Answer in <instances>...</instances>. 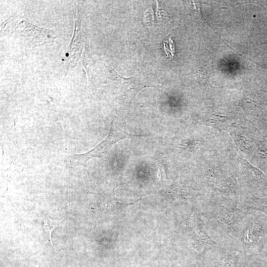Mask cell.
Instances as JSON below:
<instances>
[{"mask_svg": "<svg viewBox=\"0 0 267 267\" xmlns=\"http://www.w3.org/2000/svg\"><path fill=\"white\" fill-rule=\"evenodd\" d=\"M14 24V26H10L4 23L1 33L13 35L29 47H35L52 42L57 37L54 31L36 26L23 19Z\"/></svg>", "mask_w": 267, "mask_h": 267, "instance_id": "1", "label": "cell"}, {"mask_svg": "<svg viewBox=\"0 0 267 267\" xmlns=\"http://www.w3.org/2000/svg\"><path fill=\"white\" fill-rule=\"evenodd\" d=\"M136 137L124 131L112 121L107 136L89 151L80 154H74L67 157L69 165L73 166H82L86 170L87 162L92 158H102L108 153L111 147L117 142L127 138Z\"/></svg>", "mask_w": 267, "mask_h": 267, "instance_id": "2", "label": "cell"}, {"mask_svg": "<svg viewBox=\"0 0 267 267\" xmlns=\"http://www.w3.org/2000/svg\"><path fill=\"white\" fill-rule=\"evenodd\" d=\"M75 28L73 36L68 48L66 63L68 68L76 66L81 56L83 42L81 32V18L78 10H74Z\"/></svg>", "mask_w": 267, "mask_h": 267, "instance_id": "3", "label": "cell"}, {"mask_svg": "<svg viewBox=\"0 0 267 267\" xmlns=\"http://www.w3.org/2000/svg\"><path fill=\"white\" fill-rule=\"evenodd\" d=\"M114 71L117 77L118 81L121 86H124L125 88L129 90H133L134 95H136L142 89L145 88V85L142 84L138 78L134 77L128 78H124L120 76L114 70Z\"/></svg>", "mask_w": 267, "mask_h": 267, "instance_id": "4", "label": "cell"}, {"mask_svg": "<svg viewBox=\"0 0 267 267\" xmlns=\"http://www.w3.org/2000/svg\"><path fill=\"white\" fill-rule=\"evenodd\" d=\"M245 206L249 209L262 211L267 216V198H252L246 202Z\"/></svg>", "mask_w": 267, "mask_h": 267, "instance_id": "5", "label": "cell"}, {"mask_svg": "<svg viewBox=\"0 0 267 267\" xmlns=\"http://www.w3.org/2000/svg\"><path fill=\"white\" fill-rule=\"evenodd\" d=\"M61 220H54L49 217L44 218V227L47 236V239L50 242L51 245L52 243L51 240V234L54 228L57 227L62 222Z\"/></svg>", "mask_w": 267, "mask_h": 267, "instance_id": "6", "label": "cell"}]
</instances>
